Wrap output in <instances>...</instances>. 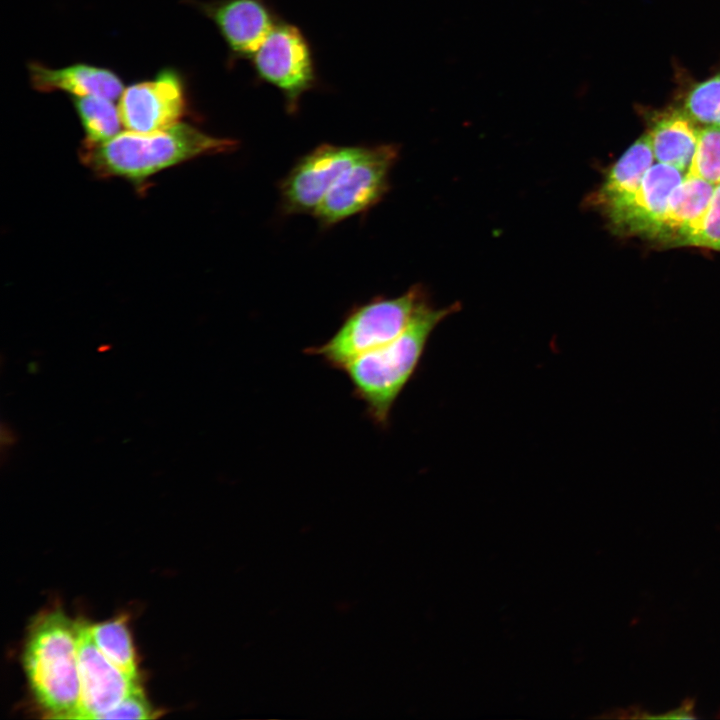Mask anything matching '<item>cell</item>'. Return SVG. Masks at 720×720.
<instances>
[{
	"label": "cell",
	"instance_id": "cell-1",
	"mask_svg": "<svg viewBox=\"0 0 720 720\" xmlns=\"http://www.w3.org/2000/svg\"><path fill=\"white\" fill-rule=\"evenodd\" d=\"M238 142L180 122L153 132L127 130L101 143L83 142L80 159L95 175L123 178L144 187L157 173L207 155L232 152Z\"/></svg>",
	"mask_w": 720,
	"mask_h": 720
},
{
	"label": "cell",
	"instance_id": "cell-2",
	"mask_svg": "<svg viewBox=\"0 0 720 720\" xmlns=\"http://www.w3.org/2000/svg\"><path fill=\"white\" fill-rule=\"evenodd\" d=\"M428 304L407 329L386 345L351 362L344 370L353 396L364 404L367 417L384 429L399 395L414 376L436 326L459 309Z\"/></svg>",
	"mask_w": 720,
	"mask_h": 720
},
{
	"label": "cell",
	"instance_id": "cell-3",
	"mask_svg": "<svg viewBox=\"0 0 720 720\" xmlns=\"http://www.w3.org/2000/svg\"><path fill=\"white\" fill-rule=\"evenodd\" d=\"M78 622L60 610L33 624L24 650L25 671L38 703L48 717L70 719L80 699Z\"/></svg>",
	"mask_w": 720,
	"mask_h": 720
},
{
	"label": "cell",
	"instance_id": "cell-4",
	"mask_svg": "<svg viewBox=\"0 0 720 720\" xmlns=\"http://www.w3.org/2000/svg\"><path fill=\"white\" fill-rule=\"evenodd\" d=\"M428 304L426 291L420 285L410 287L397 297H374L352 307L326 342L308 347L304 353L343 371L358 357L402 334Z\"/></svg>",
	"mask_w": 720,
	"mask_h": 720
},
{
	"label": "cell",
	"instance_id": "cell-5",
	"mask_svg": "<svg viewBox=\"0 0 720 720\" xmlns=\"http://www.w3.org/2000/svg\"><path fill=\"white\" fill-rule=\"evenodd\" d=\"M257 80L276 88L286 111H298L301 98L318 85L311 45L294 24L280 20L250 58Z\"/></svg>",
	"mask_w": 720,
	"mask_h": 720
},
{
	"label": "cell",
	"instance_id": "cell-6",
	"mask_svg": "<svg viewBox=\"0 0 720 720\" xmlns=\"http://www.w3.org/2000/svg\"><path fill=\"white\" fill-rule=\"evenodd\" d=\"M399 156L395 144L365 146L340 175L314 217L323 227L334 226L376 206L390 188V172Z\"/></svg>",
	"mask_w": 720,
	"mask_h": 720
},
{
	"label": "cell",
	"instance_id": "cell-7",
	"mask_svg": "<svg viewBox=\"0 0 720 720\" xmlns=\"http://www.w3.org/2000/svg\"><path fill=\"white\" fill-rule=\"evenodd\" d=\"M364 149L324 143L303 155L280 183L282 211L314 216L334 183Z\"/></svg>",
	"mask_w": 720,
	"mask_h": 720
},
{
	"label": "cell",
	"instance_id": "cell-8",
	"mask_svg": "<svg viewBox=\"0 0 720 720\" xmlns=\"http://www.w3.org/2000/svg\"><path fill=\"white\" fill-rule=\"evenodd\" d=\"M188 108L185 81L173 68H164L154 78L124 88L118 104L122 125L136 132L174 126L186 116Z\"/></svg>",
	"mask_w": 720,
	"mask_h": 720
},
{
	"label": "cell",
	"instance_id": "cell-9",
	"mask_svg": "<svg viewBox=\"0 0 720 720\" xmlns=\"http://www.w3.org/2000/svg\"><path fill=\"white\" fill-rule=\"evenodd\" d=\"M77 646L80 699L70 719H100L140 687L102 654L85 623L78 622Z\"/></svg>",
	"mask_w": 720,
	"mask_h": 720
},
{
	"label": "cell",
	"instance_id": "cell-10",
	"mask_svg": "<svg viewBox=\"0 0 720 720\" xmlns=\"http://www.w3.org/2000/svg\"><path fill=\"white\" fill-rule=\"evenodd\" d=\"M210 19L229 53L228 64L250 59L281 20L270 0L191 1Z\"/></svg>",
	"mask_w": 720,
	"mask_h": 720
},
{
	"label": "cell",
	"instance_id": "cell-11",
	"mask_svg": "<svg viewBox=\"0 0 720 720\" xmlns=\"http://www.w3.org/2000/svg\"><path fill=\"white\" fill-rule=\"evenodd\" d=\"M684 178L685 174L673 166L659 162L652 165L637 191L623 204L604 214L610 227L617 233L650 238L671 194Z\"/></svg>",
	"mask_w": 720,
	"mask_h": 720
},
{
	"label": "cell",
	"instance_id": "cell-12",
	"mask_svg": "<svg viewBox=\"0 0 720 720\" xmlns=\"http://www.w3.org/2000/svg\"><path fill=\"white\" fill-rule=\"evenodd\" d=\"M28 72L32 87L39 92L62 91L73 97L100 96L115 100L124 90L122 80L115 72L86 63L51 68L32 61L28 64Z\"/></svg>",
	"mask_w": 720,
	"mask_h": 720
},
{
	"label": "cell",
	"instance_id": "cell-13",
	"mask_svg": "<svg viewBox=\"0 0 720 720\" xmlns=\"http://www.w3.org/2000/svg\"><path fill=\"white\" fill-rule=\"evenodd\" d=\"M715 185L685 175L670 196L667 208L650 238L670 245H687L706 214Z\"/></svg>",
	"mask_w": 720,
	"mask_h": 720
},
{
	"label": "cell",
	"instance_id": "cell-14",
	"mask_svg": "<svg viewBox=\"0 0 720 720\" xmlns=\"http://www.w3.org/2000/svg\"><path fill=\"white\" fill-rule=\"evenodd\" d=\"M648 134L637 139L609 169L589 202L603 215L627 201L639 188L654 162Z\"/></svg>",
	"mask_w": 720,
	"mask_h": 720
},
{
	"label": "cell",
	"instance_id": "cell-15",
	"mask_svg": "<svg viewBox=\"0 0 720 720\" xmlns=\"http://www.w3.org/2000/svg\"><path fill=\"white\" fill-rule=\"evenodd\" d=\"M698 130L683 110L658 114L647 132L655 159L686 175L696 150Z\"/></svg>",
	"mask_w": 720,
	"mask_h": 720
},
{
	"label": "cell",
	"instance_id": "cell-16",
	"mask_svg": "<svg viewBox=\"0 0 720 720\" xmlns=\"http://www.w3.org/2000/svg\"><path fill=\"white\" fill-rule=\"evenodd\" d=\"M113 100L100 96L73 97L72 102L85 133V142H105L120 132L119 109Z\"/></svg>",
	"mask_w": 720,
	"mask_h": 720
},
{
	"label": "cell",
	"instance_id": "cell-17",
	"mask_svg": "<svg viewBox=\"0 0 720 720\" xmlns=\"http://www.w3.org/2000/svg\"><path fill=\"white\" fill-rule=\"evenodd\" d=\"M91 637L102 654L117 668L137 679V666L130 633L122 618L89 625Z\"/></svg>",
	"mask_w": 720,
	"mask_h": 720
},
{
	"label": "cell",
	"instance_id": "cell-18",
	"mask_svg": "<svg viewBox=\"0 0 720 720\" xmlns=\"http://www.w3.org/2000/svg\"><path fill=\"white\" fill-rule=\"evenodd\" d=\"M683 111L694 122L720 126V71L688 88Z\"/></svg>",
	"mask_w": 720,
	"mask_h": 720
},
{
	"label": "cell",
	"instance_id": "cell-19",
	"mask_svg": "<svg viewBox=\"0 0 720 720\" xmlns=\"http://www.w3.org/2000/svg\"><path fill=\"white\" fill-rule=\"evenodd\" d=\"M686 175L715 186L720 184V126L706 125L698 130L696 150Z\"/></svg>",
	"mask_w": 720,
	"mask_h": 720
},
{
	"label": "cell",
	"instance_id": "cell-20",
	"mask_svg": "<svg viewBox=\"0 0 720 720\" xmlns=\"http://www.w3.org/2000/svg\"><path fill=\"white\" fill-rule=\"evenodd\" d=\"M687 245L720 250V184L715 186L709 208Z\"/></svg>",
	"mask_w": 720,
	"mask_h": 720
},
{
	"label": "cell",
	"instance_id": "cell-21",
	"mask_svg": "<svg viewBox=\"0 0 720 720\" xmlns=\"http://www.w3.org/2000/svg\"><path fill=\"white\" fill-rule=\"evenodd\" d=\"M155 711L146 700L141 688L118 705L104 713L100 719H151Z\"/></svg>",
	"mask_w": 720,
	"mask_h": 720
},
{
	"label": "cell",
	"instance_id": "cell-22",
	"mask_svg": "<svg viewBox=\"0 0 720 720\" xmlns=\"http://www.w3.org/2000/svg\"><path fill=\"white\" fill-rule=\"evenodd\" d=\"M695 699L687 697L679 707L659 715H652L651 719H692L694 714Z\"/></svg>",
	"mask_w": 720,
	"mask_h": 720
}]
</instances>
